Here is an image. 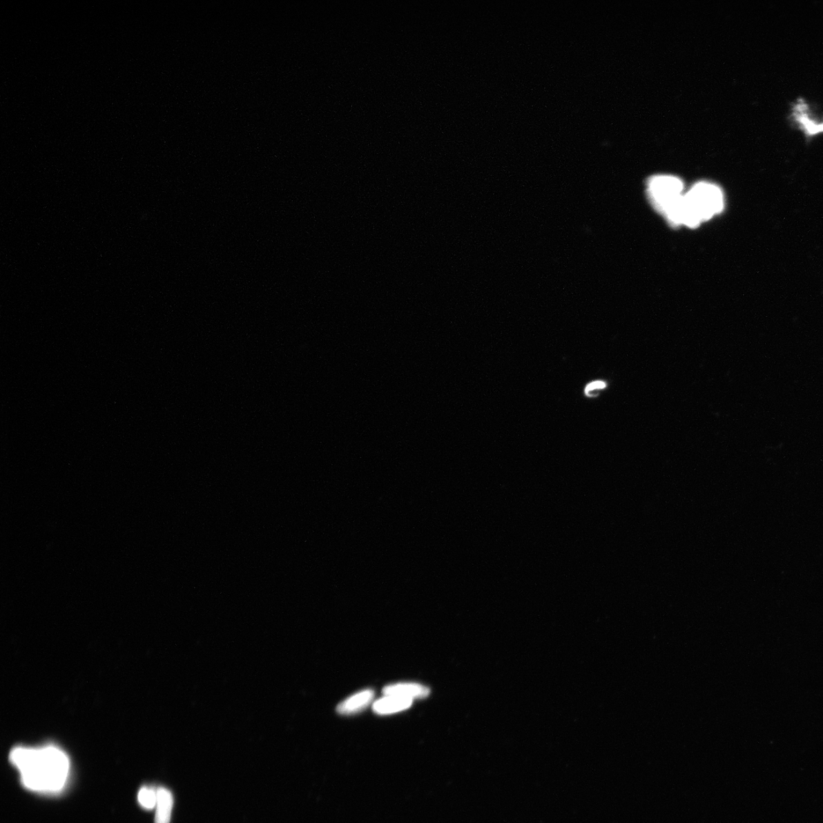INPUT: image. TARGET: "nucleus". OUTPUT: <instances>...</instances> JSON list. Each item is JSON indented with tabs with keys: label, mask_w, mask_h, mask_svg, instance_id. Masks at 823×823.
Wrapping results in <instances>:
<instances>
[{
	"label": "nucleus",
	"mask_w": 823,
	"mask_h": 823,
	"mask_svg": "<svg viewBox=\"0 0 823 823\" xmlns=\"http://www.w3.org/2000/svg\"><path fill=\"white\" fill-rule=\"evenodd\" d=\"M10 760L17 768L26 788L41 793H57L67 785L70 762L67 754L54 746L17 747Z\"/></svg>",
	"instance_id": "obj_1"
},
{
	"label": "nucleus",
	"mask_w": 823,
	"mask_h": 823,
	"mask_svg": "<svg viewBox=\"0 0 823 823\" xmlns=\"http://www.w3.org/2000/svg\"><path fill=\"white\" fill-rule=\"evenodd\" d=\"M686 217V226L695 229L719 214L724 207V197L722 189L715 184L701 182L696 183L683 197Z\"/></svg>",
	"instance_id": "obj_2"
},
{
	"label": "nucleus",
	"mask_w": 823,
	"mask_h": 823,
	"mask_svg": "<svg viewBox=\"0 0 823 823\" xmlns=\"http://www.w3.org/2000/svg\"><path fill=\"white\" fill-rule=\"evenodd\" d=\"M683 189L682 181L672 175L653 176L648 183V193L653 207L664 215L684 195Z\"/></svg>",
	"instance_id": "obj_3"
},
{
	"label": "nucleus",
	"mask_w": 823,
	"mask_h": 823,
	"mask_svg": "<svg viewBox=\"0 0 823 823\" xmlns=\"http://www.w3.org/2000/svg\"><path fill=\"white\" fill-rule=\"evenodd\" d=\"M374 697L373 690H363L341 702L337 706V712L342 715L357 714L369 706Z\"/></svg>",
	"instance_id": "obj_4"
},
{
	"label": "nucleus",
	"mask_w": 823,
	"mask_h": 823,
	"mask_svg": "<svg viewBox=\"0 0 823 823\" xmlns=\"http://www.w3.org/2000/svg\"><path fill=\"white\" fill-rule=\"evenodd\" d=\"M383 694L398 696L414 701L428 697L430 694V689L423 685L417 684V683H398V684L385 687Z\"/></svg>",
	"instance_id": "obj_5"
},
{
	"label": "nucleus",
	"mask_w": 823,
	"mask_h": 823,
	"mask_svg": "<svg viewBox=\"0 0 823 823\" xmlns=\"http://www.w3.org/2000/svg\"><path fill=\"white\" fill-rule=\"evenodd\" d=\"M413 700L395 695H385L373 704V710L379 715L396 714L409 709Z\"/></svg>",
	"instance_id": "obj_6"
},
{
	"label": "nucleus",
	"mask_w": 823,
	"mask_h": 823,
	"mask_svg": "<svg viewBox=\"0 0 823 823\" xmlns=\"http://www.w3.org/2000/svg\"><path fill=\"white\" fill-rule=\"evenodd\" d=\"M173 807L172 793L166 788L157 789L155 823H170Z\"/></svg>",
	"instance_id": "obj_7"
},
{
	"label": "nucleus",
	"mask_w": 823,
	"mask_h": 823,
	"mask_svg": "<svg viewBox=\"0 0 823 823\" xmlns=\"http://www.w3.org/2000/svg\"><path fill=\"white\" fill-rule=\"evenodd\" d=\"M793 115H795L797 122L806 130V133L811 135L823 131V126L817 124L814 117H811L812 115L809 108L804 103L796 106Z\"/></svg>",
	"instance_id": "obj_8"
},
{
	"label": "nucleus",
	"mask_w": 823,
	"mask_h": 823,
	"mask_svg": "<svg viewBox=\"0 0 823 823\" xmlns=\"http://www.w3.org/2000/svg\"><path fill=\"white\" fill-rule=\"evenodd\" d=\"M137 800L139 805L144 810L155 809L157 803V789L151 787H143L138 792Z\"/></svg>",
	"instance_id": "obj_9"
},
{
	"label": "nucleus",
	"mask_w": 823,
	"mask_h": 823,
	"mask_svg": "<svg viewBox=\"0 0 823 823\" xmlns=\"http://www.w3.org/2000/svg\"><path fill=\"white\" fill-rule=\"evenodd\" d=\"M607 387V384L603 380H594L591 382L585 388V394L589 398H592L594 396H597L598 393Z\"/></svg>",
	"instance_id": "obj_10"
}]
</instances>
